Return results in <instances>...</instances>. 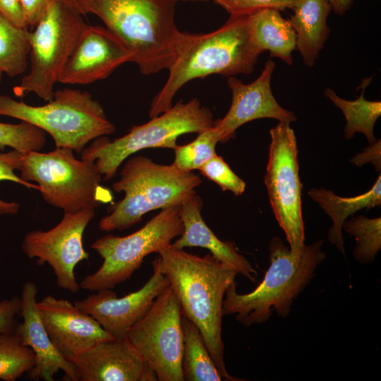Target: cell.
<instances>
[{"label":"cell","instance_id":"1","mask_svg":"<svg viewBox=\"0 0 381 381\" xmlns=\"http://www.w3.org/2000/svg\"><path fill=\"white\" fill-rule=\"evenodd\" d=\"M161 272L176 295L182 315L198 328L224 380H243L228 373L222 337L223 301L237 272L212 254L201 257L169 245L157 253Z\"/></svg>","mask_w":381,"mask_h":381},{"label":"cell","instance_id":"2","mask_svg":"<svg viewBox=\"0 0 381 381\" xmlns=\"http://www.w3.org/2000/svg\"><path fill=\"white\" fill-rule=\"evenodd\" d=\"M80 15L94 14L133 53L145 75L168 69L186 32L175 22L173 0H66Z\"/></svg>","mask_w":381,"mask_h":381},{"label":"cell","instance_id":"3","mask_svg":"<svg viewBox=\"0 0 381 381\" xmlns=\"http://www.w3.org/2000/svg\"><path fill=\"white\" fill-rule=\"evenodd\" d=\"M261 54L252 41L248 15L230 16L222 27L208 33L186 32L177 58L168 68L167 80L151 102L150 118L169 109L188 82L212 74L250 73Z\"/></svg>","mask_w":381,"mask_h":381},{"label":"cell","instance_id":"4","mask_svg":"<svg viewBox=\"0 0 381 381\" xmlns=\"http://www.w3.org/2000/svg\"><path fill=\"white\" fill-rule=\"evenodd\" d=\"M322 240L304 245L294 253L278 236L270 240V265L262 281L251 292H237L236 282L226 289L223 315H234L245 327L267 322L275 311L287 318L291 306L315 275L318 265L326 258Z\"/></svg>","mask_w":381,"mask_h":381},{"label":"cell","instance_id":"5","mask_svg":"<svg viewBox=\"0 0 381 381\" xmlns=\"http://www.w3.org/2000/svg\"><path fill=\"white\" fill-rule=\"evenodd\" d=\"M202 183L192 171H181L172 164H159L150 158L138 155L130 158L113 183L115 192L124 193L109 214L99 222L102 231H122L138 223L147 212L181 206L196 194Z\"/></svg>","mask_w":381,"mask_h":381},{"label":"cell","instance_id":"6","mask_svg":"<svg viewBox=\"0 0 381 381\" xmlns=\"http://www.w3.org/2000/svg\"><path fill=\"white\" fill-rule=\"evenodd\" d=\"M0 115L31 123L49 134L56 147L78 153L90 141L116 131L91 94L68 87L54 91L52 99L41 106L0 95Z\"/></svg>","mask_w":381,"mask_h":381},{"label":"cell","instance_id":"7","mask_svg":"<svg viewBox=\"0 0 381 381\" xmlns=\"http://www.w3.org/2000/svg\"><path fill=\"white\" fill-rule=\"evenodd\" d=\"M19 171L22 179L37 183L47 203L64 212L95 209L112 201L110 190L101 185L102 176L95 162L76 159L70 148L26 152Z\"/></svg>","mask_w":381,"mask_h":381},{"label":"cell","instance_id":"8","mask_svg":"<svg viewBox=\"0 0 381 381\" xmlns=\"http://www.w3.org/2000/svg\"><path fill=\"white\" fill-rule=\"evenodd\" d=\"M212 113L197 98L178 102L144 124L133 126L126 135L113 140L101 136L81 152V159L95 162L104 181L112 179L131 155L146 148H170L186 133L203 131L214 125Z\"/></svg>","mask_w":381,"mask_h":381},{"label":"cell","instance_id":"9","mask_svg":"<svg viewBox=\"0 0 381 381\" xmlns=\"http://www.w3.org/2000/svg\"><path fill=\"white\" fill-rule=\"evenodd\" d=\"M87 24L66 0H52L35 27L28 30L30 70L14 86L16 96L32 92L44 101L54 88Z\"/></svg>","mask_w":381,"mask_h":381},{"label":"cell","instance_id":"10","mask_svg":"<svg viewBox=\"0 0 381 381\" xmlns=\"http://www.w3.org/2000/svg\"><path fill=\"white\" fill-rule=\"evenodd\" d=\"M179 207L162 210L143 227L129 235L108 234L95 240L90 247L103 262L96 272L83 278L80 288L90 291L113 289L128 279L147 255L157 253L171 245L172 240L183 231Z\"/></svg>","mask_w":381,"mask_h":381},{"label":"cell","instance_id":"11","mask_svg":"<svg viewBox=\"0 0 381 381\" xmlns=\"http://www.w3.org/2000/svg\"><path fill=\"white\" fill-rule=\"evenodd\" d=\"M270 134L264 182L276 220L285 233L291 251L296 253L305 245V229L296 135L290 123L285 122L270 128Z\"/></svg>","mask_w":381,"mask_h":381},{"label":"cell","instance_id":"12","mask_svg":"<svg viewBox=\"0 0 381 381\" xmlns=\"http://www.w3.org/2000/svg\"><path fill=\"white\" fill-rule=\"evenodd\" d=\"M182 312L169 284L126 337L156 375L157 381H184L181 360Z\"/></svg>","mask_w":381,"mask_h":381},{"label":"cell","instance_id":"13","mask_svg":"<svg viewBox=\"0 0 381 381\" xmlns=\"http://www.w3.org/2000/svg\"><path fill=\"white\" fill-rule=\"evenodd\" d=\"M95 216V209L87 208L75 212H64L61 220L47 231L33 230L23 240L22 250L36 262L48 263L52 268L59 288L76 293L80 286L75 275V267L88 260L83 246V234Z\"/></svg>","mask_w":381,"mask_h":381},{"label":"cell","instance_id":"14","mask_svg":"<svg viewBox=\"0 0 381 381\" xmlns=\"http://www.w3.org/2000/svg\"><path fill=\"white\" fill-rule=\"evenodd\" d=\"M152 267L150 279L135 291L119 298L112 289H100L74 304L94 318L114 337H126L129 329L145 315L169 284L160 270L158 258L153 260Z\"/></svg>","mask_w":381,"mask_h":381},{"label":"cell","instance_id":"15","mask_svg":"<svg viewBox=\"0 0 381 381\" xmlns=\"http://www.w3.org/2000/svg\"><path fill=\"white\" fill-rule=\"evenodd\" d=\"M133 53L111 30L87 25L81 32L61 75L59 83L86 85L107 78Z\"/></svg>","mask_w":381,"mask_h":381},{"label":"cell","instance_id":"16","mask_svg":"<svg viewBox=\"0 0 381 381\" xmlns=\"http://www.w3.org/2000/svg\"><path fill=\"white\" fill-rule=\"evenodd\" d=\"M274 68V61L267 60L259 76L248 84L234 76L228 77L232 95L231 106L222 119L214 122L219 142L234 138L241 126L255 119H274L289 123L297 120L294 113L283 108L273 95L271 79Z\"/></svg>","mask_w":381,"mask_h":381},{"label":"cell","instance_id":"17","mask_svg":"<svg viewBox=\"0 0 381 381\" xmlns=\"http://www.w3.org/2000/svg\"><path fill=\"white\" fill-rule=\"evenodd\" d=\"M78 381H157L126 337H113L67 358Z\"/></svg>","mask_w":381,"mask_h":381},{"label":"cell","instance_id":"18","mask_svg":"<svg viewBox=\"0 0 381 381\" xmlns=\"http://www.w3.org/2000/svg\"><path fill=\"white\" fill-rule=\"evenodd\" d=\"M36 306L52 342L66 359L114 337L94 318L66 299L47 296Z\"/></svg>","mask_w":381,"mask_h":381},{"label":"cell","instance_id":"19","mask_svg":"<svg viewBox=\"0 0 381 381\" xmlns=\"http://www.w3.org/2000/svg\"><path fill=\"white\" fill-rule=\"evenodd\" d=\"M37 287L26 281L21 291L20 316L16 332L23 345L31 349L35 354V365L27 373L31 380L53 381L54 375L62 370L64 380L78 381L74 365L56 349L42 323L37 308Z\"/></svg>","mask_w":381,"mask_h":381},{"label":"cell","instance_id":"20","mask_svg":"<svg viewBox=\"0 0 381 381\" xmlns=\"http://www.w3.org/2000/svg\"><path fill=\"white\" fill-rule=\"evenodd\" d=\"M180 215L183 231L171 246L177 249L200 247L207 249L217 260L255 282L256 270L246 257L240 254L234 242L220 240L204 222L201 215L202 200L195 194L183 202Z\"/></svg>","mask_w":381,"mask_h":381},{"label":"cell","instance_id":"21","mask_svg":"<svg viewBox=\"0 0 381 381\" xmlns=\"http://www.w3.org/2000/svg\"><path fill=\"white\" fill-rule=\"evenodd\" d=\"M289 19L296 35V49L307 67L315 65L329 35L328 0H297Z\"/></svg>","mask_w":381,"mask_h":381},{"label":"cell","instance_id":"22","mask_svg":"<svg viewBox=\"0 0 381 381\" xmlns=\"http://www.w3.org/2000/svg\"><path fill=\"white\" fill-rule=\"evenodd\" d=\"M279 9L265 8L249 15L250 34L255 47L270 57H277L291 66L293 52L296 49V35L289 19L283 18Z\"/></svg>","mask_w":381,"mask_h":381},{"label":"cell","instance_id":"23","mask_svg":"<svg viewBox=\"0 0 381 381\" xmlns=\"http://www.w3.org/2000/svg\"><path fill=\"white\" fill-rule=\"evenodd\" d=\"M308 194L330 217L332 225L327 234L328 241L345 255L342 225L349 216L356 212L381 205V176L379 175L370 190L358 195L341 197L323 187L311 188Z\"/></svg>","mask_w":381,"mask_h":381},{"label":"cell","instance_id":"24","mask_svg":"<svg viewBox=\"0 0 381 381\" xmlns=\"http://www.w3.org/2000/svg\"><path fill=\"white\" fill-rule=\"evenodd\" d=\"M372 77L363 79L361 87L362 91L354 100H347L339 97L330 87L325 90V95L339 108L343 113L346 125L344 134L346 140L353 138L356 133H363L368 144L377 140L374 135L375 124L381 116L380 101H370L364 97V92L371 82Z\"/></svg>","mask_w":381,"mask_h":381},{"label":"cell","instance_id":"25","mask_svg":"<svg viewBox=\"0 0 381 381\" xmlns=\"http://www.w3.org/2000/svg\"><path fill=\"white\" fill-rule=\"evenodd\" d=\"M181 370L186 381H221V377L198 328L182 315Z\"/></svg>","mask_w":381,"mask_h":381},{"label":"cell","instance_id":"26","mask_svg":"<svg viewBox=\"0 0 381 381\" xmlns=\"http://www.w3.org/2000/svg\"><path fill=\"white\" fill-rule=\"evenodd\" d=\"M30 49L28 28L15 25L0 14V71L11 78L24 73Z\"/></svg>","mask_w":381,"mask_h":381},{"label":"cell","instance_id":"27","mask_svg":"<svg viewBox=\"0 0 381 381\" xmlns=\"http://www.w3.org/2000/svg\"><path fill=\"white\" fill-rule=\"evenodd\" d=\"M344 230L355 238L353 257L360 264L374 261L381 249V218H368L364 215L352 216L342 225Z\"/></svg>","mask_w":381,"mask_h":381},{"label":"cell","instance_id":"28","mask_svg":"<svg viewBox=\"0 0 381 381\" xmlns=\"http://www.w3.org/2000/svg\"><path fill=\"white\" fill-rule=\"evenodd\" d=\"M35 354L22 344L16 330L0 333V379L15 381L35 365Z\"/></svg>","mask_w":381,"mask_h":381},{"label":"cell","instance_id":"29","mask_svg":"<svg viewBox=\"0 0 381 381\" xmlns=\"http://www.w3.org/2000/svg\"><path fill=\"white\" fill-rule=\"evenodd\" d=\"M198 134L191 143L177 145L174 149L175 158L172 164L178 169L186 171L199 169L217 155L215 147L219 142V136L214 125Z\"/></svg>","mask_w":381,"mask_h":381},{"label":"cell","instance_id":"30","mask_svg":"<svg viewBox=\"0 0 381 381\" xmlns=\"http://www.w3.org/2000/svg\"><path fill=\"white\" fill-rule=\"evenodd\" d=\"M46 143V133L25 121L11 124L0 122V150L12 147L23 154L40 151Z\"/></svg>","mask_w":381,"mask_h":381},{"label":"cell","instance_id":"31","mask_svg":"<svg viewBox=\"0 0 381 381\" xmlns=\"http://www.w3.org/2000/svg\"><path fill=\"white\" fill-rule=\"evenodd\" d=\"M200 173L216 183L223 191H231L241 195L246 189V183L229 167L221 156L214 155L199 169Z\"/></svg>","mask_w":381,"mask_h":381},{"label":"cell","instance_id":"32","mask_svg":"<svg viewBox=\"0 0 381 381\" xmlns=\"http://www.w3.org/2000/svg\"><path fill=\"white\" fill-rule=\"evenodd\" d=\"M23 153L13 150L0 152V181H8L23 185L28 188L39 190L38 185L24 181L15 174L20 168ZM20 205L14 202H6L0 199V214H15L18 212Z\"/></svg>","mask_w":381,"mask_h":381},{"label":"cell","instance_id":"33","mask_svg":"<svg viewBox=\"0 0 381 381\" xmlns=\"http://www.w3.org/2000/svg\"><path fill=\"white\" fill-rule=\"evenodd\" d=\"M210 1V0H208ZM230 16H243L265 8L291 9L297 0H210Z\"/></svg>","mask_w":381,"mask_h":381},{"label":"cell","instance_id":"34","mask_svg":"<svg viewBox=\"0 0 381 381\" xmlns=\"http://www.w3.org/2000/svg\"><path fill=\"white\" fill-rule=\"evenodd\" d=\"M20 297L13 296L0 301V333L16 329L17 316L20 315Z\"/></svg>","mask_w":381,"mask_h":381},{"label":"cell","instance_id":"35","mask_svg":"<svg viewBox=\"0 0 381 381\" xmlns=\"http://www.w3.org/2000/svg\"><path fill=\"white\" fill-rule=\"evenodd\" d=\"M349 161L357 167H361L365 164L370 163L375 170L380 173L381 140H377L373 143L369 144L362 152L351 157Z\"/></svg>","mask_w":381,"mask_h":381},{"label":"cell","instance_id":"36","mask_svg":"<svg viewBox=\"0 0 381 381\" xmlns=\"http://www.w3.org/2000/svg\"><path fill=\"white\" fill-rule=\"evenodd\" d=\"M0 14L18 27L28 28L20 0H0Z\"/></svg>","mask_w":381,"mask_h":381},{"label":"cell","instance_id":"37","mask_svg":"<svg viewBox=\"0 0 381 381\" xmlns=\"http://www.w3.org/2000/svg\"><path fill=\"white\" fill-rule=\"evenodd\" d=\"M52 0H20L28 27L32 30L39 22Z\"/></svg>","mask_w":381,"mask_h":381},{"label":"cell","instance_id":"38","mask_svg":"<svg viewBox=\"0 0 381 381\" xmlns=\"http://www.w3.org/2000/svg\"><path fill=\"white\" fill-rule=\"evenodd\" d=\"M332 10L339 16L344 15L353 4V0H328Z\"/></svg>","mask_w":381,"mask_h":381},{"label":"cell","instance_id":"39","mask_svg":"<svg viewBox=\"0 0 381 381\" xmlns=\"http://www.w3.org/2000/svg\"><path fill=\"white\" fill-rule=\"evenodd\" d=\"M175 2H177L179 1H207L208 0H173Z\"/></svg>","mask_w":381,"mask_h":381},{"label":"cell","instance_id":"40","mask_svg":"<svg viewBox=\"0 0 381 381\" xmlns=\"http://www.w3.org/2000/svg\"><path fill=\"white\" fill-rule=\"evenodd\" d=\"M1 75H2V72L0 71V82H1Z\"/></svg>","mask_w":381,"mask_h":381}]
</instances>
